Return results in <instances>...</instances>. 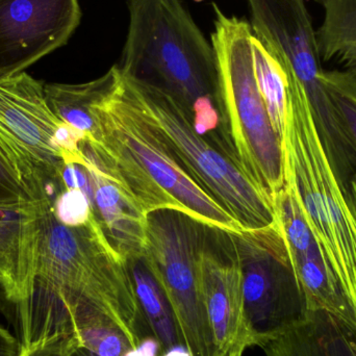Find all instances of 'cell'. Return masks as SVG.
Returning <instances> with one entry per match:
<instances>
[{"label":"cell","mask_w":356,"mask_h":356,"mask_svg":"<svg viewBox=\"0 0 356 356\" xmlns=\"http://www.w3.org/2000/svg\"><path fill=\"white\" fill-rule=\"evenodd\" d=\"M73 337L58 334L44 342L22 348L18 356H71Z\"/></svg>","instance_id":"cell-24"},{"label":"cell","mask_w":356,"mask_h":356,"mask_svg":"<svg viewBox=\"0 0 356 356\" xmlns=\"http://www.w3.org/2000/svg\"><path fill=\"white\" fill-rule=\"evenodd\" d=\"M255 37L295 77L309 99L314 121L327 158L334 164L348 161V147L334 106L320 76L323 72L316 29L305 0H247Z\"/></svg>","instance_id":"cell-8"},{"label":"cell","mask_w":356,"mask_h":356,"mask_svg":"<svg viewBox=\"0 0 356 356\" xmlns=\"http://www.w3.org/2000/svg\"><path fill=\"white\" fill-rule=\"evenodd\" d=\"M320 79L334 106L356 168V79L344 70H323Z\"/></svg>","instance_id":"cell-21"},{"label":"cell","mask_w":356,"mask_h":356,"mask_svg":"<svg viewBox=\"0 0 356 356\" xmlns=\"http://www.w3.org/2000/svg\"><path fill=\"white\" fill-rule=\"evenodd\" d=\"M195 1H202V0H195Z\"/></svg>","instance_id":"cell-32"},{"label":"cell","mask_w":356,"mask_h":356,"mask_svg":"<svg viewBox=\"0 0 356 356\" xmlns=\"http://www.w3.org/2000/svg\"><path fill=\"white\" fill-rule=\"evenodd\" d=\"M23 199H29L19 192L15 190L12 186H8L3 181L0 180V204H8V203L18 202Z\"/></svg>","instance_id":"cell-27"},{"label":"cell","mask_w":356,"mask_h":356,"mask_svg":"<svg viewBox=\"0 0 356 356\" xmlns=\"http://www.w3.org/2000/svg\"><path fill=\"white\" fill-rule=\"evenodd\" d=\"M276 219L284 232L293 266L307 297L309 311H327L356 320L353 307L314 236L296 198L284 186L274 198Z\"/></svg>","instance_id":"cell-13"},{"label":"cell","mask_w":356,"mask_h":356,"mask_svg":"<svg viewBox=\"0 0 356 356\" xmlns=\"http://www.w3.org/2000/svg\"><path fill=\"white\" fill-rule=\"evenodd\" d=\"M83 305L114 320L137 346L156 345L140 309L127 261L98 218L68 227L46 204L33 294L16 318L21 347L58 334L72 337L71 317Z\"/></svg>","instance_id":"cell-1"},{"label":"cell","mask_w":356,"mask_h":356,"mask_svg":"<svg viewBox=\"0 0 356 356\" xmlns=\"http://www.w3.org/2000/svg\"><path fill=\"white\" fill-rule=\"evenodd\" d=\"M236 238L234 249L200 247L197 272L218 356H242L257 340L245 316L242 259Z\"/></svg>","instance_id":"cell-12"},{"label":"cell","mask_w":356,"mask_h":356,"mask_svg":"<svg viewBox=\"0 0 356 356\" xmlns=\"http://www.w3.org/2000/svg\"><path fill=\"white\" fill-rule=\"evenodd\" d=\"M0 180L3 181L4 184H8V186H12L15 190L22 193L25 196L22 188H21L20 184H19L18 178H17L14 170H13L12 167L10 166V164H8V161L6 160L1 152H0Z\"/></svg>","instance_id":"cell-26"},{"label":"cell","mask_w":356,"mask_h":356,"mask_svg":"<svg viewBox=\"0 0 356 356\" xmlns=\"http://www.w3.org/2000/svg\"><path fill=\"white\" fill-rule=\"evenodd\" d=\"M121 72L163 88L192 111L217 93L215 51L181 0H127ZM192 114V113H191Z\"/></svg>","instance_id":"cell-6"},{"label":"cell","mask_w":356,"mask_h":356,"mask_svg":"<svg viewBox=\"0 0 356 356\" xmlns=\"http://www.w3.org/2000/svg\"><path fill=\"white\" fill-rule=\"evenodd\" d=\"M215 100L209 97H203L197 100L193 106L192 118L195 129L199 135H207L209 131L219 127L221 119L219 116Z\"/></svg>","instance_id":"cell-23"},{"label":"cell","mask_w":356,"mask_h":356,"mask_svg":"<svg viewBox=\"0 0 356 356\" xmlns=\"http://www.w3.org/2000/svg\"><path fill=\"white\" fill-rule=\"evenodd\" d=\"M89 112L94 133L86 144L146 217L169 209L232 238L253 236L186 173L136 110L123 91L118 65L95 79Z\"/></svg>","instance_id":"cell-2"},{"label":"cell","mask_w":356,"mask_h":356,"mask_svg":"<svg viewBox=\"0 0 356 356\" xmlns=\"http://www.w3.org/2000/svg\"><path fill=\"white\" fill-rule=\"evenodd\" d=\"M93 191L94 211L115 248L127 261L142 257L147 242V218L133 199L108 177L85 141L81 145Z\"/></svg>","instance_id":"cell-15"},{"label":"cell","mask_w":356,"mask_h":356,"mask_svg":"<svg viewBox=\"0 0 356 356\" xmlns=\"http://www.w3.org/2000/svg\"><path fill=\"white\" fill-rule=\"evenodd\" d=\"M315 2L323 10V20L316 29L320 60H336L356 79V0Z\"/></svg>","instance_id":"cell-18"},{"label":"cell","mask_w":356,"mask_h":356,"mask_svg":"<svg viewBox=\"0 0 356 356\" xmlns=\"http://www.w3.org/2000/svg\"><path fill=\"white\" fill-rule=\"evenodd\" d=\"M282 138L284 186L302 209L349 302L356 309V216L320 139L305 90L290 73Z\"/></svg>","instance_id":"cell-3"},{"label":"cell","mask_w":356,"mask_h":356,"mask_svg":"<svg viewBox=\"0 0 356 356\" xmlns=\"http://www.w3.org/2000/svg\"><path fill=\"white\" fill-rule=\"evenodd\" d=\"M44 86L26 72L0 77V152L25 196L52 204L65 190V166L83 164L86 137L54 115Z\"/></svg>","instance_id":"cell-7"},{"label":"cell","mask_w":356,"mask_h":356,"mask_svg":"<svg viewBox=\"0 0 356 356\" xmlns=\"http://www.w3.org/2000/svg\"><path fill=\"white\" fill-rule=\"evenodd\" d=\"M211 45L217 69L216 104L230 152L274 201L284 188L282 140L271 125L255 79L250 23L216 3Z\"/></svg>","instance_id":"cell-5"},{"label":"cell","mask_w":356,"mask_h":356,"mask_svg":"<svg viewBox=\"0 0 356 356\" xmlns=\"http://www.w3.org/2000/svg\"><path fill=\"white\" fill-rule=\"evenodd\" d=\"M0 300H2V293H1V289H0Z\"/></svg>","instance_id":"cell-31"},{"label":"cell","mask_w":356,"mask_h":356,"mask_svg":"<svg viewBox=\"0 0 356 356\" xmlns=\"http://www.w3.org/2000/svg\"><path fill=\"white\" fill-rule=\"evenodd\" d=\"M81 19L79 0H0V77L66 45Z\"/></svg>","instance_id":"cell-11"},{"label":"cell","mask_w":356,"mask_h":356,"mask_svg":"<svg viewBox=\"0 0 356 356\" xmlns=\"http://www.w3.org/2000/svg\"><path fill=\"white\" fill-rule=\"evenodd\" d=\"M71 356H98L93 353V351L89 350L86 347L81 346V345L76 344L73 339V347L72 351H71Z\"/></svg>","instance_id":"cell-28"},{"label":"cell","mask_w":356,"mask_h":356,"mask_svg":"<svg viewBox=\"0 0 356 356\" xmlns=\"http://www.w3.org/2000/svg\"><path fill=\"white\" fill-rule=\"evenodd\" d=\"M20 349V341L0 325V356H18Z\"/></svg>","instance_id":"cell-25"},{"label":"cell","mask_w":356,"mask_h":356,"mask_svg":"<svg viewBox=\"0 0 356 356\" xmlns=\"http://www.w3.org/2000/svg\"><path fill=\"white\" fill-rule=\"evenodd\" d=\"M48 106L63 122L85 135L86 141L94 133V121L89 112V104L95 90V79L89 83H46L44 86Z\"/></svg>","instance_id":"cell-20"},{"label":"cell","mask_w":356,"mask_h":356,"mask_svg":"<svg viewBox=\"0 0 356 356\" xmlns=\"http://www.w3.org/2000/svg\"><path fill=\"white\" fill-rule=\"evenodd\" d=\"M350 193L356 196V173L353 175V179L350 182Z\"/></svg>","instance_id":"cell-29"},{"label":"cell","mask_w":356,"mask_h":356,"mask_svg":"<svg viewBox=\"0 0 356 356\" xmlns=\"http://www.w3.org/2000/svg\"><path fill=\"white\" fill-rule=\"evenodd\" d=\"M349 197H350V201L351 203H353V209H355L356 216V196L355 195L351 194L350 191H349Z\"/></svg>","instance_id":"cell-30"},{"label":"cell","mask_w":356,"mask_h":356,"mask_svg":"<svg viewBox=\"0 0 356 356\" xmlns=\"http://www.w3.org/2000/svg\"><path fill=\"white\" fill-rule=\"evenodd\" d=\"M45 205L29 199L0 204V289L15 319L33 294Z\"/></svg>","instance_id":"cell-14"},{"label":"cell","mask_w":356,"mask_h":356,"mask_svg":"<svg viewBox=\"0 0 356 356\" xmlns=\"http://www.w3.org/2000/svg\"><path fill=\"white\" fill-rule=\"evenodd\" d=\"M236 240L245 316L261 348L307 318V297L277 219L271 229Z\"/></svg>","instance_id":"cell-10"},{"label":"cell","mask_w":356,"mask_h":356,"mask_svg":"<svg viewBox=\"0 0 356 356\" xmlns=\"http://www.w3.org/2000/svg\"><path fill=\"white\" fill-rule=\"evenodd\" d=\"M197 226L178 211L150 213L142 259L172 307L188 355L218 356L199 290L197 257L203 242Z\"/></svg>","instance_id":"cell-9"},{"label":"cell","mask_w":356,"mask_h":356,"mask_svg":"<svg viewBox=\"0 0 356 356\" xmlns=\"http://www.w3.org/2000/svg\"><path fill=\"white\" fill-rule=\"evenodd\" d=\"M261 349L265 356H356V320L309 311L301 323Z\"/></svg>","instance_id":"cell-16"},{"label":"cell","mask_w":356,"mask_h":356,"mask_svg":"<svg viewBox=\"0 0 356 356\" xmlns=\"http://www.w3.org/2000/svg\"><path fill=\"white\" fill-rule=\"evenodd\" d=\"M127 266L142 315L158 346V356H190L172 307L142 257L129 259Z\"/></svg>","instance_id":"cell-17"},{"label":"cell","mask_w":356,"mask_h":356,"mask_svg":"<svg viewBox=\"0 0 356 356\" xmlns=\"http://www.w3.org/2000/svg\"><path fill=\"white\" fill-rule=\"evenodd\" d=\"M251 44L257 86L272 127L282 140L288 108V76L277 58L254 33Z\"/></svg>","instance_id":"cell-19"},{"label":"cell","mask_w":356,"mask_h":356,"mask_svg":"<svg viewBox=\"0 0 356 356\" xmlns=\"http://www.w3.org/2000/svg\"><path fill=\"white\" fill-rule=\"evenodd\" d=\"M121 81L129 102L186 173L249 234L275 226L271 197L243 170L229 150L220 149L197 133L190 110L177 97L122 72Z\"/></svg>","instance_id":"cell-4"},{"label":"cell","mask_w":356,"mask_h":356,"mask_svg":"<svg viewBox=\"0 0 356 356\" xmlns=\"http://www.w3.org/2000/svg\"><path fill=\"white\" fill-rule=\"evenodd\" d=\"M51 209L56 219L68 227L86 225L96 216L89 197L79 188H65L54 199Z\"/></svg>","instance_id":"cell-22"}]
</instances>
